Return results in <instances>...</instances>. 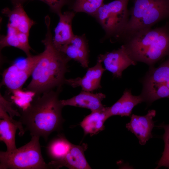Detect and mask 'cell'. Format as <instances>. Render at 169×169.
<instances>
[{
    "label": "cell",
    "mask_w": 169,
    "mask_h": 169,
    "mask_svg": "<svg viewBox=\"0 0 169 169\" xmlns=\"http://www.w3.org/2000/svg\"><path fill=\"white\" fill-rule=\"evenodd\" d=\"M61 87L35 96L27 108L21 111L19 121L31 136L42 137L47 141L50 135L61 129L64 119L62 111L64 106L59 99Z\"/></svg>",
    "instance_id": "cell-1"
},
{
    "label": "cell",
    "mask_w": 169,
    "mask_h": 169,
    "mask_svg": "<svg viewBox=\"0 0 169 169\" xmlns=\"http://www.w3.org/2000/svg\"><path fill=\"white\" fill-rule=\"evenodd\" d=\"M47 32L42 41L44 51L32 74V79L26 89L35 96L62 87L65 84V75L68 70V63L71 60L54 45L51 32L49 18L45 19Z\"/></svg>",
    "instance_id": "cell-2"
},
{
    "label": "cell",
    "mask_w": 169,
    "mask_h": 169,
    "mask_svg": "<svg viewBox=\"0 0 169 169\" xmlns=\"http://www.w3.org/2000/svg\"><path fill=\"white\" fill-rule=\"evenodd\" d=\"M120 42L135 61L152 65L169 56V25L138 30L126 36Z\"/></svg>",
    "instance_id": "cell-3"
},
{
    "label": "cell",
    "mask_w": 169,
    "mask_h": 169,
    "mask_svg": "<svg viewBox=\"0 0 169 169\" xmlns=\"http://www.w3.org/2000/svg\"><path fill=\"white\" fill-rule=\"evenodd\" d=\"M133 3L127 24L114 41L120 42L131 33L152 28L159 22L169 19V0H133Z\"/></svg>",
    "instance_id": "cell-4"
},
{
    "label": "cell",
    "mask_w": 169,
    "mask_h": 169,
    "mask_svg": "<svg viewBox=\"0 0 169 169\" xmlns=\"http://www.w3.org/2000/svg\"><path fill=\"white\" fill-rule=\"evenodd\" d=\"M31 136L29 142L19 148L0 151V169H50L42 156L40 137Z\"/></svg>",
    "instance_id": "cell-5"
},
{
    "label": "cell",
    "mask_w": 169,
    "mask_h": 169,
    "mask_svg": "<svg viewBox=\"0 0 169 169\" xmlns=\"http://www.w3.org/2000/svg\"><path fill=\"white\" fill-rule=\"evenodd\" d=\"M129 0H115L103 3L93 16L105 32L101 42L108 39L112 40L126 26L130 18L127 8Z\"/></svg>",
    "instance_id": "cell-6"
},
{
    "label": "cell",
    "mask_w": 169,
    "mask_h": 169,
    "mask_svg": "<svg viewBox=\"0 0 169 169\" xmlns=\"http://www.w3.org/2000/svg\"><path fill=\"white\" fill-rule=\"evenodd\" d=\"M42 55V53L18 59L5 69L1 85L5 86L11 92L20 90L32 72Z\"/></svg>",
    "instance_id": "cell-7"
},
{
    "label": "cell",
    "mask_w": 169,
    "mask_h": 169,
    "mask_svg": "<svg viewBox=\"0 0 169 169\" xmlns=\"http://www.w3.org/2000/svg\"><path fill=\"white\" fill-rule=\"evenodd\" d=\"M97 61L103 63L105 70L117 78L121 77L122 72L128 66L136 64L123 45L117 49L99 55Z\"/></svg>",
    "instance_id": "cell-8"
},
{
    "label": "cell",
    "mask_w": 169,
    "mask_h": 169,
    "mask_svg": "<svg viewBox=\"0 0 169 169\" xmlns=\"http://www.w3.org/2000/svg\"><path fill=\"white\" fill-rule=\"evenodd\" d=\"M156 114V111L154 110H149L145 115L132 114L130 122L126 124L128 130L134 134L141 145H145L153 137L151 131L154 127L155 122L153 118Z\"/></svg>",
    "instance_id": "cell-9"
},
{
    "label": "cell",
    "mask_w": 169,
    "mask_h": 169,
    "mask_svg": "<svg viewBox=\"0 0 169 169\" xmlns=\"http://www.w3.org/2000/svg\"><path fill=\"white\" fill-rule=\"evenodd\" d=\"M87 147L88 145L86 143L81 145L72 144L62 159L57 161H51L48 164L50 169H59L63 166L70 169H91L84 155V151Z\"/></svg>",
    "instance_id": "cell-10"
},
{
    "label": "cell",
    "mask_w": 169,
    "mask_h": 169,
    "mask_svg": "<svg viewBox=\"0 0 169 169\" xmlns=\"http://www.w3.org/2000/svg\"><path fill=\"white\" fill-rule=\"evenodd\" d=\"M0 141L6 145L7 151H13L17 148L15 144V135L17 129L19 135H23L25 131L22 124L14 120L9 116L2 107H0Z\"/></svg>",
    "instance_id": "cell-11"
},
{
    "label": "cell",
    "mask_w": 169,
    "mask_h": 169,
    "mask_svg": "<svg viewBox=\"0 0 169 169\" xmlns=\"http://www.w3.org/2000/svg\"><path fill=\"white\" fill-rule=\"evenodd\" d=\"M101 62L97 61L94 66L89 68L82 77L66 79L65 84L72 87H80L82 91L92 92L101 88L100 81L105 70Z\"/></svg>",
    "instance_id": "cell-12"
},
{
    "label": "cell",
    "mask_w": 169,
    "mask_h": 169,
    "mask_svg": "<svg viewBox=\"0 0 169 169\" xmlns=\"http://www.w3.org/2000/svg\"><path fill=\"white\" fill-rule=\"evenodd\" d=\"M58 49L64 53L71 59L79 63L82 67H88L90 51L88 40L85 34L75 35L69 44Z\"/></svg>",
    "instance_id": "cell-13"
},
{
    "label": "cell",
    "mask_w": 169,
    "mask_h": 169,
    "mask_svg": "<svg viewBox=\"0 0 169 169\" xmlns=\"http://www.w3.org/2000/svg\"><path fill=\"white\" fill-rule=\"evenodd\" d=\"M75 13L73 11H68L58 15L59 20L55 28V36L53 38V44L57 49L69 44L75 36L72 25Z\"/></svg>",
    "instance_id": "cell-14"
},
{
    "label": "cell",
    "mask_w": 169,
    "mask_h": 169,
    "mask_svg": "<svg viewBox=\"0 0 169 169\" xmlns=\"http://www.w3.org/2000/svg\"><path fill=\"white\" fill-rule=\"evenodd\" d=\"M105 97V95L102 93L94 94L82 90L79 94L66 100H61V102L64 106L69 105L85 108L92 111L105 107L102 102Z\"/></svg>",
    "instance_id": "cell-15"
},
{
    "label": "cell",
    "mask_w": 169,
    "mask_h": 169,
    "mask_svg": "<svg viewBox=\"0 0 169 169\" xmlns=\"http://www.w3.org/2000/svg\"><path fill=\"white\" fill-rule=\"evenodd\" d=\"M2 13L8 18L7 25L19 32L29 34L30 29L34 22L27 15L22 3L15 4L12 10L8 8H5L2 10Z\"/></svg>",
    "instance_id": "cell-16"
},
{
    "label": "cell",
    "mask_w": 169,
    "mask_h": 169,
    "mask_svg": "<svg viewBox=\"0 0 169 169\" xmlns=\"http://www.w3.org/2000/svg\"><path fill=\"white\" fill-rule=\"evenodd\" d=\"M110 117L108 107L94 111L86 116L80 122V125L85 135L90 136L96 135L104 130L105 121Z\"/></svg>",
    "instance_id": "cell-17"
},
{
    "label": "cell",
    "mask_w": 169,
    "mask_h": 169,
    "mask_svg": "<svg viewBox=\"0 0 169 169\" xmlns=\"http://www.w3.org/2000/svg\"><path fill=\"white\" fill-rule=\"evenodd\" d=\"M144 101L141 95H133L130 90H126L120 98L112 106L108 107L110 116H130L134 107Z\"/></svg>",
    "instance_id": "cell-18"
},
{
    "label": "cell",
    "mask_w": 169,
    "mask_h": 169,
    "mask_svg": "<svg viewBox=\"0 0 169 169\" xmlns=\"http://www.w3.org/2000/svg\"><path fill=\"white\" fill-rule=\"evenodd\" d=\"M72 144L64 135H59L48 144L47 146V154L51 161H59L66 155Z\"/></svg>",
    "instance_id": "cell-19"
},
{
    "label": "cell",
    "mask_w": 169,
    "mask_h": 169,
    "mask_svg": "<svg viewBox=\"0 0 169 169\" xmlns=\"http://www.w3.org/2000/svg\"><path fill=\"white\" fill-rule=\"evenodd\" d=\"M141 95L144 101L151 103L160 99L169 98V88L164 84L145 82Z\"/></svg>",
    "instance_id": "cell-20"
},
{
    "label": "cell",
    "mask_w": 169,
    "mask_h": 169,
    "mask_svg": "<svg viewBox=\"0 0 169 169\" xmlns=\"http://www.w3.org/2000/svg\"><path fill=\"white\" fill-rule=\"evenodd\" d=\"M104 0H75L71 8L75 13L83 12L93 17Z\"/></svg>",
    "instance_id": "cell-21"
},
{
    "label": "cell",
    "mask_w": 169,
    "mask_h": 169,
    "mask_svg": "<svg viewBox=\"0 0 169 169\" xmlns=\"http://www.w3.org/2000/svg\"><path fill=\"white\" fill-rule=\"evenodd\" d=\"M169 79V57L157 68L151 69L145 82H150L165 84Z\"/></svg>",
    "instance_id": "cell-22"
},
{
    "label": "cell",
    "mask_w": 169,
    "mask_h": 169,
    "mask_svg": "<svg viewBox=\"0 0 169 169\" xmlns=\"http://www.w3.org/2000/svg\"><path fill=\"white\" fill-rule=\"evenodd\" d=\"M7 33L6 35H3L0 38V49L7 46H13L20 49L22 47L19 43L18 33L19 32L16 29L7 25Z\"/></svg>",
    "instance_id": "cell-23"
},
{
    "label": "cell",
    "mask_w": 169,
    "mask_h": 169,
    "mask_svg": "<svg viewBox=\"0 0 169 169\" xmlns=\"http://www.w3.org/2000/svg\"><path fill=\"white\" fill-rule=\"evenodd\" d=\"M158 127L163 128L165 133L163 139L165 143V147L162 156L159 161L156 169L162 166H165L169 168V124L165 125L162 123L157 126Z\"/></svg>",
    "instance_id": "cell-24"
},
{
    "label": "cell",
    "mask_w": 169,
    "mask_h": 169,
    "mask_svg": "<svg viewBox=\"0 0 169 169\" xmlns=\"http://www.w3.org/2000/svg\"><path fill=\"white\" fill-rule=\"evenodd\" d=\"M47 4L53 12L58 15L62 13V8L65 5L69 4L70 0H39Z\"/></svg>",
    "instance_id": "cell-25"
},
{
    "label": "cell",
    "mask_w": 169,
    "mask_h": 169,
    "mask_svg": "<svg viewBox=\"0 0 169 169\" xmlns=\"http://www.w3.org/2000/svg\"><path fill=\"white\" fill-rule=\"evenodd\" d=\"M0 107H2L7 112H8L10 116L13 117L15 115L20 117V114L16 110H13L11 107V103L6 100L0 95Z\"/></svg>",
    "instance_id": "cell-26"
},
{
    "label": "cell",
    "mask_w": 169,
    "mask_h": 169,
    "mask_svg": "<svg viewBox=\"0 0 169 169\" xmlns=\"http://www.w3.org/2000/svg\"><path fill=\"white\" fill-rule=\"evenodd\" d=\"M13 3L14 4L21 3L23 2L24 1L26 0H11Z\"/></svg>",
    "instance_id": "cell-27"
},
{
    "label": "cell",
    "mask_w": 169,
    "mask_h": 169,
    "mask_svg": "<svg viewBox=\"0 0 169 169\" xmlns=\"http://www.w3.org/2000/svg\"><path fill=\"white\" fill-rule=\"evenodd\" d=\"M165 84L168 87V88H169V79L168 80L166 81V83Z\"/></svg>",
    "instance_id": "cell-28"
}]
</instances>
